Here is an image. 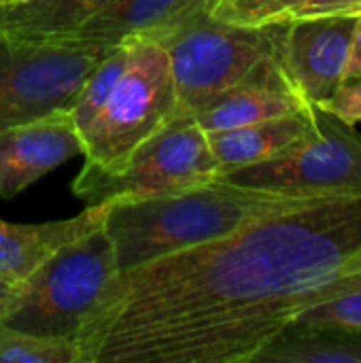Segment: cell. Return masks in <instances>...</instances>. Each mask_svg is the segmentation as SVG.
I'll return each instance as SVG.
<instances>
[{
    "label": "cell",
    "mask_w": 361,
    "mask_h": 363,
    "mask_svg": "<svg viewBox=\"0 0 361 363\" xmlns=\"http://www.w3.org/2000/svg\"><path fill=\"white\" fill-rule=\"evenodd\" d=\"M361 291V196L326 198L119 272L83 363H247L309 308Z\"/></svg>",
    "instance_id": "obj_1"
},
{
    "label": "cell",
    "mask_w": 361,
    "mask_h": 363,
    "mask_svg": "<svg viewBox=\"0 0 361 363\" xmlns=\"http://www.w3.org/2000/svg\"><path fill=\"white\" fill-rule=\"evenodd\" d=\"M317 200L326 198L277 194L219 177L166 196L109 202L102 230L113 245L119 272H126Z\"/></svg>",
    "instance_id": "obj_2"
},
{
    "label": "cell",
    "mask_w": 361,
    "mask_h": 363,
    "mask_svg": "<svg viewBox=\"0 0 361 363\" xmlns=\"http://www.w3.org/2000/svg\"><path fill=\"white\" fill-rule=\"evenodd\" d=\"M117 274L113 245L98 228L62 247L19 281L0 313V325L43 338L77 340Z\"/></svg>",
    "instance_id": "obj_3"
},
{
    "label": "cell",
    "mask_w": 361,
    "mask_h": 363,
    "mask_svg": "<svg viewBox=\"0 0 361 363\" xmlns=\"http://www.w3.org/2000/svg\"><path fill=\"white\" fill-rule=\"evenodd\" d=\"M285 26H236L209 13L196 17L162 47L168 53L177 119L194 117L213 98L247 79L262 62L281 55Z\"/></svg>",
    "instance_id": "obj_4"
},
{
    "label": "cell",
    "mask_w": 361,
    "mask_h": 363,
    "mask_svg": "<svg viewBox=\"0 0 361 363\" xmlns=\"http://www.w3.org/2000/svg\"><path fill=\"white\" fill-rule=\"evenodd\" d=\"M219 179L206 132L194 117H181L151 134L109 168L85 164L72 194L85 206L166 196Z\"/></svg>",
    "instance_id": "obj_5"
},
{
    "label": "cell",
    "mask_w": 361,
    "mask_h": 363,
    "mask_svg": "<svg viewBox=\"0 0 361 363\" xmlns=\"http://www.w3.org/2000/svg\"><path fill=\"white\" fill-rule=\"evenodd\" d=\"M174 119L177 91L166 49L160 43H130L117 85L81 134L85 164L109 168Z\"/></svg>",
    "instance_id": "obj_6"
},
{
    "label": "cell",
    "mask_w": 361,
    "mask_h": 363,
    "mask_svg": "<svg viewBox=\"0 0 361 363\" xmlns=\"http://www.w3.org/2000/svg\"><path fill=\"white\" fill-rule=\"evenodd\" d=\"M223 181L306 198L361 196V134L311 104V128L279 155L232 170Z\"/></svg>",
    "instance_id": "obj_7"
},
{
    "label": "cell",
    "mask_w": 361,
    "mask_h": 363,
    "mask_svg": "<svg viewBox=\"0 0 361 363\" xmlns=\"http://www.w3.org/2000/svg\"><path fill=\"white\" fill-rule=\"evenodd\" d=\"M111 51L0 36V132L66 111L85 77Z\"/></svg>",
    "instance_id": "obj_8"
},
{
    "label": "cell",
    "mask_w": 361,
    "mask_h": 363,
    "mask_svg": "<svg viewBox=\"0 0 361 363\" xmlns=\"http://www.w3.org/2000/svg\"><path fill=\"white\" fill-rule=\"evenodd\" d=\"M355 23V15H321L287 21L281 64L296 91L309 104L330 98L343 83Z\"/></svg>",
    "instance_id": "obj_9"
},
{
    "label": "cell",
    "mask_w": 361,
    "mask_h": 363,
    "mask_svg": "<svg viewBox=\"0 0 361 363\" xmlns=\"http://www.w3.org/2000/svg\"><path fill=\"white\" fill-rule=\"evenodd\" d=\"M209 0H109L57 43L115 49L123 43H164L196 17Z\"/></svg>",
    "instance_id": "obj_10"
},
{
    "label": "cell",
    "mask_w": 361,
    "mask_h": 363,
    "mask_svg": "<svg viewBox=\"0 0 361 363\" xmlns=\"http://www.w3.org/2000/svg\"><path fill=\"white\" fill-rule=\"evenodd\" d=\"M77 155L83 145L68 108L0 132V198H15Z\"/></svg>",
    "instance_id": "obj_11"
},
{
    "label": "cell",
    "mask_w": 361,
    "mask_h": 363,
    "mask_svg": "<svg viewBox=\"0 0 361 363\" xmlns=\"http://www.w3.org/2000/svg\"><path fill=\"white\" fill-rule=\"evenodd\" d=\"M311 104L296 91L281 55L262 62L247 79L202 106L194 119L204 132H219L306 111Z\"/></svg>",
    "instance_id": "obj_12"
},
{
    "label": "cell",
    "mask_w": 361,
    "mask_h": 363,
    "mask_svg": "<svg viewBox=\"0 0 361 363\" xmlns=\"http://www.w3.org/2000/svg\"><path fill=\"white\" fill-rule=\"evenodd\" d=\"M109 202L85 206L79 215L47 223H9L0 219V277L19 283L62 247L102 228Z\"/></svg>",
    "instance_id": "obj_13"
},
{
    "label": "cell",
    "mask_w": 361,
    "mask_h": 363,
    "mask_svg": "<svg viewBox=\"0 0 361 363\" xmlns=\"http://www.w3.org/2000/svg\"><path fill=\"white\" fill-rule=\"evenodd\" d=\"M309 128H311V106L302 113H294L260 123L206 132V138L213 157L219 166V177H223L232 170L253 166L279 155L296 140H300L309 132Z\"/></svg>",
    "instance_id": "obj_14"
},
{
    "label": "cell",
    "mask_w": 361,
    "mask_h": 363,
    "mask_svg": "<svg viewBox=\"0 0 361 363\" xmlns=\"http://www.w3.org/2000/svg\"><path fill=\"white\" fill-rule=\"evenodd\" d=\"M257 363H361V328L298 319L274 336Z\"/></svg>",
    "instance_id": "obj_15"
},
{
    "label": "cell",
    "mask_w": 361,
    "mask_h": 363,
    "mask_svg": "<svg viewBox=\"0 0 361 363\" xmlns=\"http://www.w3.org/2000/svg\"><path fill=\"white\" fill-rule=\"evenodd\" d=\"M109 0H28L0 9V36L57 43Z\"/></svg>",
    "instance_id": "obj_16"
},
{
    "label": "cell",
    "mask_w": 361,
    "mask_h": 363,
    "mask_svg": "<svg viewBox=\"0 0 361 363\" xmlns=\"http://www.w3.org/2000/svg\"><path fill=\"white\" fill-rule=\"evenodd\" d=\"M128 57H130V43H123L117 49H113L106 57H102L98 62V66L81 83L79 91L74 94V98L68 106L70 119H72L79 136L87 130V125L94 121V117L100 113V108L109 100L113 87L117 85V81L128 64Z\"/></svg>",
    "instance_id": "obj_17"
},
{
    "label": "cell",
    "mask_w": 361,
    "mask_h": 363,
    "mask_svg": "<svg viewBox=\"0 0 361 363\" xmlns=\"http://www.w3.org/2000/svg\"><path fill=\"white\" fill-rule=\"evenodd\" d=\"M0 363H83L77 340L43 338L0 325Z\"/></svg>",
    "instance_id": "obj_18"
},
{
    "label": "cell",
    "mask_w": 361,
    "mask_h": 363,
    "mask_svg": "<svg viewBox=\"0 0 361 363\" xmlns=\"http://www.w3.org/2000/svg\"><path fill=\"white\" fill-rule=\"evenodd\" d=\"M300 0H209V15L236 26H268L285 21Z\"/></svg>",
    "instance_id": "obj_19"
},
{
    "label": "cell",
    "mask_w": 361,
    "mask_h": 363,
    "mask_svg": "<svg viewBox=\"0 0 361 363\" xmlns=\"http://www.w3.org/2000/svg\"><path fill=\"white\" fill-rule=\"evenodd\" d=\"M334 117L343 119L349 125H355L361 121V77L355 81H345L336 87V91L315 104Z\"/></svg>",
    "instance_id": "obj_20"
},
{
    "label": "cell",
    "mask_w": 361,
    "mask_h": 363,
    "mask_svg": "<svg viewBox=\"0 0 361 363\" xmlns=\"http://www.w3.org/2000/svg\"><path fill=\"white\" fill-rule=\"evenodd\" d=\"M321 15H361V0H300L285 17L302 19V17H321Z\"/></svg>",
    "instance_id": "obj_21"
},
{
    "label": "cell",
    "mask_w": 361,
    "mask_h": 363,
    "mask_svg": "<svg viewBox=\"0 0 361 363\" xmlns=\"http://www.w3.org/2000/svg\"><path fill=\"white\" fill-rule=\"evenodd\" d=\"M361 77V15H357V23H355V32L351 38V47H349V55L345 62V70H343V83L345 81H355Z\"/></svg>",
    "instance_id": "obj_22"
},
{
    "label": "cell",
    "mask_w": 361,
    "mask_h": 363,
    "mask_svg": "<svg viewBox=\"0 0 361 363\" xmlns=\"http://www.w3.org/2000/svg\"><path fill=\"white\" fill-rule=\"evenodd\" d=\"M15 285H17V283H13V281H9V279L0 277V313H2V308H4V304L9 302V298H11V294H13Z\"/></svg>",
    "instance_id": "obj_23"
},
{
    "label": "cell",
    "mask_w": 361,
    "mask_h": 363,
    "mask_svg": "<svg viewBox=\"0 0 361 363\" xmlns=\"http://www.w3.org/2000/svg\"><path fill=\"white\" fill-rule=\"evenodd\" d=\"M23 2H28V0H0V9H4V6H15V4H23Z\"/></svg>",
    "instance_id": "obj_24"
}]
</instances>
